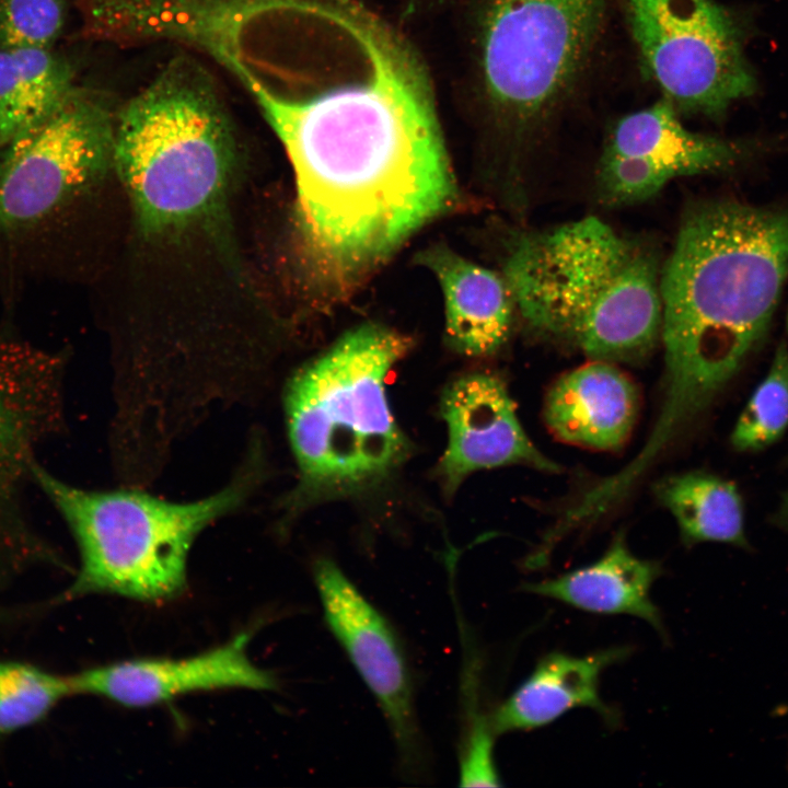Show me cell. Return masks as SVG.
I'll return each mask as SVG.
<instances>
[{"instance_id":"6da1fadb","label":"cell","mask_w":788,"mask_h":788,"mask_svg":"<svg viewBox=\"0 0 788 788\" xmlns=\"http://www.w3.org/2000/svg\"><path fill=\"white\" fill-rule=\"evenodd\" d=\"M297 179L315 258L341 276L390 255L454 199L427 74L357 50L320 56L287 92L254 96Z\"/></svg>"},{"instance_id":"7a4b0ae2","label":"cell","mask_w":788,"mask_h":788,"mask_svg":"<svg viewBox=\"0 0 788 788\" xmlns=\"http://www.w3.org/2000/svg\"><path fill=\"white\" fill-rule=\"evenodd\" d=\"M788 275V212L737 200L686 211L661 266L664 391L636 455L650 466L739 372Z\"/></svg>"},{"instance_id":"3957f363","label":"cell","mask_w":788,"mask_h":788,"mask_svg":"<svg viewBox=\"0 0 788 788\" xmlns=\"http://www.w3.org/2000/svg\"><path fill=\"white\" fill-rule=\"evenodd\" d=\"M660 275L653 247L596 217L522 234L503 268L534 333L610 362L639 359L660 338Z\"/></svg>"},{"instance_id":"277c9868","label":"cell","mask_w":788,"mask_h":788,"mask_svg":"<svg viewBox=\"0 0 788 788\" xmlns=\"http://www.w3.org/2000/svg\"><path fill=\"white\" fill-rule=\"evenodd\" d=\"M410 340L384 326H360L300 368L285 391L298 483L286 517L323 502L374 491L409 455L387 395V376Z\"/></svg>"},{"instance_id":"5b68a950","label":"cell","mask_w":788,"mask_h":788,"mask_svg":"<svg viewBox=\"0 0 788 788\" xmlns=\"http://www.w3.org/2000/svg\"><path fill=\"white\" fill-rule=\"evenodd\" d=\"M264 473L257 445L233 479L190 502H172L137 490H89L63 482L39 462L33 482L58 511L80 556L73 582L47 606L90 594L162 602L186 587V564L197 535L241 507Z\"/></svg>"},{"instance_id":"8992f818","label":"cell","mask_w":788,"mask_h":788,"mask_svg":"<svg viewBox=\"0 0 788 788\" xmlns=\"http://www.w3.org/2000/svg\"><path fill=\"white\" fill-rule=\"evenodd\" d=\"M234 152L219 91L188 57L170 61L115 117L113 163L149 231L209 212L227 187Z\"/></svg>"},{"instance_id":"52a82bcc","label":"cell","mask_w":788,"mask_h":788,"mask_svg":"<svg viewBox=\"0 0 788 788\" xmlns=\"http://www.w3.org/2000/svg\"><path fill=\"white\" fill-rule=\"evenodd\" d=\"M609 0H487L479 61L486 97L519 128L568 100L592 55Z\"/></svg>"},{"instance_id":"ba28073f","label":"cell","mask_w":788,"mask_h":788,"mask_svg":"<svg viewBox=\"0 0 788 788\" xmlns=\"http://www.w3.org/2000/svg\"><path fill=\"white\" fill-rule=\"evenodd\" d=\"M640 60L679 112L711 118L758 90L752 18L714 0H622Z\"/></svg>"},{"instance_id":"9c48e42d","label":"cell","mask_w":788,"mask_h":788,"mask_svg":"<svg viewBox=\"0 0 788 788\" xmlns=\"http://www.w3.org/2000/svg\"><path fill=\"white\" fill-rule=\"evenodd\" d=\"M61 356L0 333V589L27 569L66 563L24 508L40 447L62 429Z\"/></svg>"},{"instance_id":"30bf717a","label":"cell","mask_w":788,"mask_h":788,"mask_svg":"<svg viewBox=\"0 0 788 788\" xmlns=\"http://www.w3.org/2000/svg\"><path fill=\"white\" fill-rule=\"evenodd\" d=\"M115 115L104 95L74 85L18 135L0 159V231L35 225L113 163Z\"/></svg>"},{"instance_id":"8fae6325","label":"cell","mask_w":788,"mask_h":788,"mask_svg":"<svg viewBox=\"0 0 788 788\" xmlns=\"http://www.w3.org/2000/svg\"><path fill=\"white\" fill-rule=\"evenodd\" d=\"M313 576L327 626L384 712L402 774L420 778L428 764L426 744L416 712L414 680L399 638L334 560L317 558Z\"/></svg>"},{"instance_id":"7c38bea8","label":"cell","mask_w":788,"mask_h":788,"mask_svg":"<svg viewBox=\"0 0 788 788\" xmlns=\"http://www.w3.org/2000/svg\"><path fill=\"white\" fill-rule=\"evenodd\" d=\"M746 151L745 143L687 129L663 97L614 125L596 171L599 197L609 206L640 202L674 178L726 170Z\"/></svg>"},{"instance_id":"4fadbf2b","label":"cell","mask_w":788,"mask_h":788,"mask_svg":"<svg viewBox=\"0 0 788 788\" xmlns=\"http://www.w3.org/2000/svg\"><path fill=\"white\" fill-rule=\"evenodd\" d=\"M85 38L116 44L172 39L225 66L246 62L250 35L268 32L280 0H74Z\"/></svg>"},{"instance_id":"5bb4252c","label":"cell","mask_w":788,"mask_h":788,"mask_svg":"<svg viewBox=\"0 0 788 788\" xmlns=\"http://www.w3.org/2000/svg\"><path fill=\"white\" fill-rule=\"evenodd\" d=\"M440 415L448 441L437 474L447 495L482 470L521 464L560 471L530 440L506 383L497 375L474 372L455 379L441 396Z\"/></svg>"},{"instance_id":"9a60e30c","label":"cell","mask_w":788,"mask_h":788,"mask_svg":"<svg viewBox=\"0 0 788 788\" xmlns=\"http://www.w3.org/2000/svg\"><path fill=\"white\" fill-rule=\"evenodd\" d=\"M250 638L242 633L222 646L184 659L141 658L90 668L70 675L73 695L147 707L200 691L277 688L275 676L250 660Z\"/></svg>"},{"instance_id":"2e32d148","label":"cell","mask_w":788,"mask_h":788,"mask_svg":"<svg viewBox=\"0 0 788 788\" xmlns=\"http://www.w3.org/2000/svg\"><path fill=\"white\" fill-rule=\"evenodd\" d=\"M639 394L613 362L593 360L558 378L544 402V420L560 441L599 451L621 448L637 419Z\"/></svg>"},{"instance_id":"e0dca14e","label":"cell","mask_w":788,"mask_h":788,"mask_svg":"<svg viewBox=\"0 0 788 788\" xmlns=\"http://www.w3.org/2000/svg\"><path fill=\"white\" fill-rule=\"evenodd\" d=\"M629 647H613L586 656L553 651L543 656L532 673L490 716L496 734L545 727L567 711L587 707L606 723L618 717L600 696L602 672L626 659Z\"/></svg>"},{"instance_id":"ac0fdd59","label":"cell","mask_w":788,"mask_h":788,"mask_svg":"<svg viewBox=\"0 0 788 788\" xmlns=\"http://www.w3.org/2000/svg\"><path fill=\"white\" fill-rule=\"evenodd\" d=\"M662 568L641 559L618 534L594 563L554 578L524 583L521 590L549 598L575 609L602 615H631L647 622L664 639L661 613L650 598Z\"/></svg>"},{"instance_id":"d6986e66","label":"cell","mask_w":788,"mask_h":788,"mask_svg":"<svg viewBox=\"0 0 788 788\" xmlns=\"http://www.w3.org/2000/svg\"><path fill=\"white\" fill-rule=\"evenodd\" d=\"M425 263L437 275L445 303V333L459 352L489 356L507 340L512 298L503 278L455 254L436 250Z\"/></svg>"},{"instance_id":"ffe728a7","label":"cell","mask_w":788,"mask_h":788,"mask_svg":"<svg viewBox=\"0 0 788 788\" xmlns=\"http://www.w3.org/2000/svg\"><path fill=\"white\" fill-rule=\"evenodd\" d=\"M653 490L676 520L685 544L746 545L742 498L732 482L690 472L662 478Z\"/></svg>"},{"instance_id":"44dd1931","label":"cell","mask_w":788,"mask_h":788,"mask_svg":"<svg viewBox=\"0 0 788 788\" xmlns=\"http://www.w3.org/2000/svg\"><path fill=\"white\" fill-rule=\"evenodd\" d=\"M72 695L70 675L27 662L0 660V737L38 725Z\"/></svg>"},{"instance_id":"7402d4cb","label":"cell","mask_w":788,"mask_h":788,"mask_svg":"<svg viewBox=\"0 0 788 788\" xmlns=\"http://www.w3.org/2000/svg\"><path fill=\"white\" fill-rule=\"evenodd\" d=\"M788 427V349H776L769 370L739 416L731 434L735 450L760 451L776 442Z\"/></svg>"},{"instance_id":"603a6c76","label":"cell","mask_w":788,"mask_h":788,"mask_svg":"<svg viewBox=\"0 0 788 788\" xmlns=\"http://www.w3.org/2000/svg\"><path fill=\"white\" fill-rule=\"evenodd\" d=\"M66 18V0H0V48H51Z\"/></svg>"},{"instance_id":"cb8c5ba5","label":"cell","mask_w":788,"mask_h":788,"mask_svg":"<svg viewBox=\"0 0 788 788\" xmlns=\"http://www.w3.org/2000/svg\"><path fill=\"white\" fill-rule=\"evenodd\" d=\"M9 49L26 84L35 124L50 113L76 85L74 70L66 58L51 48Z\"/></svg>"},{"instance_id":"d4e9b609","label":"cell","mask_w":788,"mask_h":788,"mask_svg":"<svg viewBox=\"0 0 788 788\" xmlns=\"http://www.w3.org/2000/svg\"><path fill=\"white\" fill-rule=\"evenodd\" d=\"M465 719L460 750V786H501L494 761L496 733L490 718H486L483 712L475 710L468 712Z\"/></svg>"},{"instance_id":"484cf974","label":"cell","mask_w":788,"mask_h":788,"mask_svg":"<svg viewBox=\"0 0 788 788\" xmlns=\"http://www.w3.org/2000/svg\"><path fill=\"white\" fill-rule=\"evenodd\" d=\"M34 123V114L26 89L13 55L0 48V148Z\"/></svg>"},{"instance_id":"4316f807","label":"cell","mask_w":788,"mask_h":788,"mask_svg":"<svg viewBox=\"0 0 788 788\" xmlns=\"http://www.w3.org/2000/svg\"><path fill=\"white\" fill-rule=\"evenodd\" d=\"M787 514H788V499H787V506H786Z\"/></svg>"}]
</instances>
